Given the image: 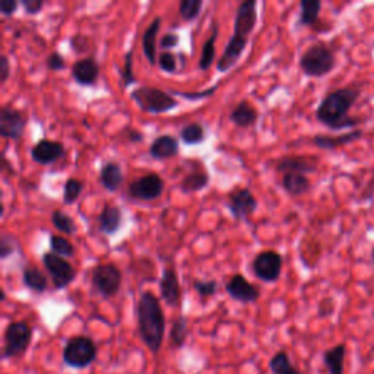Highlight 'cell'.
<instances>
[{
    "mask_svg": "<svg viewBox=\"0 0 374 374\" xmlns=\"http://www.w3.org/2000/svg\"><path fill=\"white\" fill-rule=\"evenodd\" d=\"M360 91L354 87L335 90L325 95L316 110L317 122L325 125L331 130L352 129L361 120L349 116V110L359 99Z\"/></svg>",
    "mask_w": 374,
    "mask_h": 374,
    "instance_id": "1",
    "label": "cell"
},
{
    "mask_svg": "<svg viewBox=\"0 0 374 374\" xmlns=\"http://www.w3.org/2000/svg\"><path fill=\"white\" fill-rule=\"evenodd\" d=\"M258 4L254 0L249 2H242L235 11V20H234V32L224 50L223 56L218 59L216 71L218 72H228L233 66L237 64L240 60L244 48L249 43L250 34L253 32L254 27L258 22Z\"/></svg>",
    "mask_w": 374,
    "mask_h": 374,
    "instance_id": "2",
    "label": "cell"
},
{
    "mask_svg": "<svg viewBox=\"0 0 374 374\" xmlns=\"http://www.w3.org/2000/svg\"><path fill=\"white\" fill-rule=\"evenodd\" d=\"M136 314L141 339L152 354H158L165 333V317L160 300L151 291H144L139 297Z\"/></svg>",
    "mask_w": 374,
    "mask_h": 374,
    "instance_id": "3",
    "label": "cell"
},
{
    "mask_svg": "<svg viewBox=\"0 0 374 374\" xmlns=\"http://www.w3.org/2000/svg\"><path fill=\"white\" fill-rule=\"evenodd\" d=\"M336 66L335 53L325 43L312 44L300 59V69L305 76L321 78L329 75Z\"/></svg>",
    "mask_w": 374,
    "mask_h": 374,
    "instance_id": "4",
    "label": "cell"
},
{
    "mask_svg": "<svg viewBox=\"0 0 374 374\" xmlns=\"http://www.w3.org/2000/svg\"><path fill=\"white\" fill-rule=\"evenodd\" d=\"M130 97L141 110L151 114H164L179 106V101L172 94L155 87H139L130 92Z\"/></svg>",
    "mask_w": 374,
    "mask_h": 374,
    "instance_id": "5",
    "label": "cell"
},
{
    "mask_svg": "<svg viewBox=\"0 0 374 374\" xmlns=\"http://www.w3.org/2000/svg\"><path fill=\"white\" fill-rule=\"evenodd\" d=\"M98 355L97 344L90 336H74L63 348V361L66 366L81 370L90 367Z\"/></svg>",
    "mask_w": 374,
    "mask_h": 374,
    "instance_id": "6",
    "label": "cell"
},
{
    "mask_svg": "<svg viewBox=\"0 0 374 374\" xmlns=\"http://www.w3.org/2000/svg\"><path fill=\"white\" fill-rule=\"evenodd\" d=\"M32 341V328L24 320L11 321L5 329L4 335V352L5 360L18 359L22 356L29 348Z\"/></svg>",
    "mask_w": 374,
    "mask_h": 374,
    "instance_id": "7",
    "label": "cell"
},
{
    "mask_svg": "<svg viewBox=\"0 0 374 374\" xmlns=\"http://www.w3.org/2000/svg\"><path fill=\"white\" fill-rule=\"evenodd\" d=\"M92 286L104 298L114 297L122 286V270L114 263H101L92 270Z\"/></svg>",
    "mask_w": 374,
    "mask_h": 374,
    "instance_id": "8",
    "label": "cell"
},
{
    "mask_svg": "<svg viewBox=\"0 0 374 374\" xmlns=\"http://www.w3.org/2000/svg\"><path fill=\"white\" fill-rule=\"evenodd\" d=\"M43 265L50 278H52L56 290H64L76 278V270L72 263L53 251H47L43 254Z\"/></svg>",
    "mask_w": 374,
    "mask_h": 374,
    "instance_id": "9",
    "label": "cell"
},
{
    "mask_svg": "<svg viewBox=\"0 0 374 374\" xmlns=\"http://www.w3.org/2000/svg\"><path fill=\"white\" fill-rule=\"evenodd\" d=\"M284 259L275 250H265L258 253L253 259V274L263 282H275L281 277Z\"/></svg>",
    "mask_w": 374,
    "mask_h": 374,
    "instance_id": "10",
    "label": "cell"
},
{
    "mask_svg": "<svg viewBox=\"0 0 374 374\" xmlns=\"http://www.w3.org/2000/svg\"><path fill=\"white\" fill-rule=\"evenodd\" d=\"M27 126V116L18 109L4 106L0 109V136L12 141H20Z\"/></svg>",
    "mask_w": 374,
    "mask_h": 374,
    "instance_id": "11",
    "label": "cell"
},
{
    "mask_svg": "<svg viewBox=\"0 0 374 374\" xmlns=\"http://www.w3.org/2000/svg\"><path fill=\"white\" fill-rule=\"evenodd\" d=\"M164 192V180L157 173H149L129 184L127 195L136 200H154Z\"/></svg>",
    "mask_w": 374,
    "mask_h": 374,
    "instance_id": "12",
    "label": "cell"
},
{
    "mask_svg": "<svg viewBox=\"0 0 374 374\" xmlns=\"http://www.w3.org/2000/svg\"><path fill=\"white\" fill-rule=\"evenodd\" d=\"M228 208L231 215L237 219L242 221L249 218L254 211L258 209V200L251 193L249 187H240L235 189L228 195Z\"/></svg>",
    "mask_w": 374,
    "mask_h": 374,
    "instance_id": "13",
    "label": "cell"
},
{
    "mask_svg": "<svg viewBox=\"0 0 374 374\" xmlns=\"http://www.w3.org/2000/svg\"><path fill=\"white\" fill-rule=\"evenodd\" d=\"M226 291L233 300L239 301V303H244V304L258 301L261 297L259 288L256 285H253L251 282H249L240 274H235L228 279L226 285Z\"/></svg>",
    "mask_w": 374,
    "mask_h": 374,
    "instance_id": "14",
    "label": "cell"
},
{
    "mask_svg": "<svg viewBox=\"0 0 374 374\" xmlns=\"http://www.w3.org/2000/svg\"><path fill=\"white\" fill-rule=\"evenodd\" d=\"M161 298L169 307H180L181 286L177 272L173 268H165L160 281Z\"/></svg>",
    "mask_w": 374,
    "mask_h": 374,
    "instance_id": "15",
    "label": "cell"
},
{
    "mask_svg": "<svg viewBox=\"0 0 374 374\" xmlns=\"http://www.w3.org/2000/svg\"><path fill=\"white\" fill-rule=\"evenodd\" d=\"M64 155V146L62 142L41 139L31 149V157L37 164L50 165L59 161Z\"/></svg>",
    "mask_w": 374,
    "mask_h": 374,
    "instance_id": "16",
    "label": "cell"
},
{
    "mask_svg": "<svg viewBox=\"0 0 374 374\" xmlns=\"http://www.w3.org/2000/svg\"><path fill=\"white\" fill-rule=\"evenodd\" d=\"M363 130L361 129H354L351 132H347L344 134L339 136H328V134H316L313 138V144L325 151H335L341 146L354 144L356 141H360L363 138Z\"/></svg>",
    "mask_w": 374,
    "mask_h": 374,
    "instance_id": "17",
    "label": "cell"
},
{
    "mask_svg": "<svg viewBox=\"0 0 374 374\" xmlns=\"http://www.w3.org/2000/svg\"><path fill=\"white\" fill-rule=\"evenodd\" d=\"M277 169L279 173H298V174H310L317 169V162L313 158L298 157V155H286L277 161Z\"/></svg>",
    "mask_w": 374,
    "mask_h": 374,
    "instance_id": "18",
    "label": "cell"
},
{
    "mask_svg": "<svg viewBox=\"0 0 374 374\" xmlns=\"http://www.w3.org/2000/svg\"><path fill=\"white\" fill-rule=\"evenodd\" d=\"M99 75V66L94 57L79 59L72 66V78L83 87L94 85Z\"/></svg>",
    "mask_w": 374,
    "mask_h": 374,
    "instance_id": "19",
    "label": "cell"
},
{
    "mask_svg": "<svg viewBox=\"0 0 374 374\" xmlns=\"http://www.w3.org/2000/svg\"><path fill=\"white\" fill-rule=\"evenodd\" d=\"M149 154L154 160H167L179 154V141L172 134H161L149 146Z\"/></svg>",
    "mask_w": 374,
    "mask_h": 374,
    "instance_id": "20",
    "label": "cell"
},
{
    "mask_svg": "<svg viewBox=\"0 0 374 374\" xmlns=\"http://www.w3.org/2000/svg\"><path fill=\"white\" fill-rule=\"evenodd\" d=\"M99 183L109 192H117L123 184L122 167L116 161L106 162L99 169Z\"/></svg>",
    "mask_w": 374,
    "mask_h": 374,
    "instance_id": "21",
    "label": "cell"
},
{
    "mask_svg": "<svg viewBox=\"0 0 374 374\" xmlns=\"http://www.w3.org/2000/svg\"><path fill=\"white\" fill-rule=\"evenodd\" d=\"M259 111L247 99H242L230 113V120L239 127H250L258 122Z\"/></svg>",
    "mask_w": 374,
    "mask_h": 374,
    "instance_id": "22",
    "label": "cell"
},
{
    "mask_svg": "<svg viewBox=\"0 0 374 374\" xmlns=\"http://www.w3.org/2000/svg\"><path fill=\"white\" fill-rule=\"evenodd\" d=\"M122 209L114 205H106L98 215L99 231L107 235L116 234L122 227Z\"/></svg>",
    "mask_w": 374,
    "mask_h": 374,
    "instance_id": "23",
    "label": "cell"
},
{
    "mask_svg": "<svg viewBox=\"0 0 374 374\" xmlns=\"http://www.w3.org/2000/svg\"><path fill=\"white\" fill-rule=\"evenodd\" d=\"M161 27V16L154 18L148 28L144 31L142 36V47H144V55L148 59V62L154 66L158 63V56H157V36Z\"/></svg>",
    "mask_w": 374,
    "mask_h": 374,
    "instance_id": "24",
    "label": "cell"
},
{
    "mask_svg": "<svg viewBox=\"0 0 374 374\" xmlns=\"http://www.w3.org/2000/svg\"><path fill=\"white\" fill-rule=\"evenodd\" d=\"M282 187L284 191L293 196L298 198L307 193L312 187L310 179L305 174H298V173H288L282 176Z\"/></svg>",
    "mask_w": 374,
    "mask_h": 374,
    "instance_id": "25",
    "label": "cell"
},
{
    "mask_svg": "<svg viewBox=\"0 0 374 374\" xmlns=\"http://www.w3.org/2000/svg\"><path fill=\"white\" fill-rule=\"evenodd\" d=\"M347 355V345L338 344L323 352V364L329 374H344V361Z\"/></svg>",
    "mask_w": 374,
    "mask_h": 374,
    "instance_id": "26",
    "label": "cell"
},
{
    "mask_svg": "<svg viewBox=\"0 0 374 374\" xmlns=\"http://www.w3.org/2000/svg\"><path fill=\"white\" fill-rule=\"evenodd\" d=\"M22 282L28 290L37 294H43L48 286L47 277L44 275V272H41L39 268H32V266H28L24 269Z\"/></svg>",
    "mask_w": 374,
    "mask_h": 374,
    "instance_id": "27",
    "label": "cell"
},
{
    "mask_svg": "<svg viewBox=\"0 0 374 374\" xmlns=\"http://www.w3.org/2000/svg\"><path fill=\"white\" fill-rule=\"evenodd\" d=\"M218 24L214 22L212 25V32L209 39L203 43V47H202V53H200V59H199V64L198 67L200 71H208L209 67L212 66L214 60H215V56H216V47H215V43H216V37H218Z\"/></svg>",
    "mask_w": 374,
    "mask_h": 374,
    "instance_id": "28",
    "label": "cell"
},
{
    "mask_svg": "<svg viewBox=\"0 0 374 374\" xmlns=\"http://www.w3.org/2000/svg\"><path fill=\"white\" fill-rule=\"evenodd\" d=\"M300 20L298 24L301 27H313L321 11V2L320 0H301L300 2Z\"/></svg>",
    "mask_w": 374,
    "mask_h": 374,
    "instance_id": "29",
    "label": "cell"
},
{
    "mask_svg": "<svg viewBox=\"0 0 374 374\" xmlns=\"http://www.w3.org/2000/svg\"><path fill=\"white\" fill-rule=\"evenodd\" d=\"M269 370L272 371V374H303L291 364L290 356H288L285 351H278L272 356L269 360Z\"/></svg>",
    "mask_w": 374,
    "mask_h": 374,
    "instance_id": "30",
    "label": "cell"
},
{
    "mask_svg": "<svg viewBox=\"0 0 374 374\" xmlns=\"http://www.w3.org/2000/svg\"><path fill=\"white\" fill-rule=\"evenodd\" d=\"M187 335H189V328H187V319L180 314L174 321L172 331H169V344H172L173 348L181 349L186 344Z\"/></svg>",
    "mask_w": 374,
    "mask_h": 374,
    "instance_id": "31",
    "label": "cell"
},
{
    "mask_svg": "<svg viewBox=\"0 0 374 374\" xmlns=\"http://www.w3.org/2000/svg\"><path fill=\"white\" fill-rule=\"evenodd\" d=\"M209 184V177L207 173H202V172H195L187 174L183 180H181V191L186 193H193V192H199L202 189H205V187Z\"/></svg>",
    "mask_w": 374,
    "mask_h": 374,
    "instance_id": "32",
    "label": "cell"
},
{
    "mask_svg": "<svg viewBox=\"0 0 374 374\" xmlns=\"http://www.w3.org/2000/svg\"><path fill=\"white\" fill-rule=\"evenodd\" d=\"M205 127L200 123H191L180 130V139L186 145H198L205 141Z\"/></svg>",
    "mask_w": 374,
    "mask_h": 374,
    "instance_id": "33",
    "label": "cell"
},
{
    "mask_svg": "<svg viewBox=\"0 0 374 374\" xmlns=\"http://www.w3.org/2000/svg\"><path fill=\"white\" fill-rule=\"evenodd\" d=\"M52 223H53V226L56 227V230L59 233H63V234H67V235H72V234L76 233V224H75L74 218L71 215L64 214L60 209L53 211Z\"/></svg>",
    "mask_w": 374,
    "mask_h": 374,
    "instance_id": "34",
    "label": "cell"
},
{
    "mask_svg": "<svg viewBox=\"0 0 374 374\" xmlns=\"http://www.w3.org/2000/svg\"><path fill=\"white\" fill-rule=\"evenodd\" d=\"M50 247H52L53 253L59 254L63 258H72L75 254V247L74 244L66 239L63 235L59 234H52L50 235Z\"/></svg>",
    "mask_w": 374,
    "mask_h": 374,
    "instance_id": "35",
    "label": "cell"
},
{
    "mask_svg": "<svg viewBox=\"0 0 374 374\" xmlns=\"http://www.w3.org/2000/svg\"><path fill=\"white\" fill-rule=\"evenodd\" d=\"M203 8L202 0H181L179 11L181 18L186 21H195Z\"/></svg>",
    "mask_w": 374,
    "mask_h": 374,
    "instance_id": "36",
    "label": "cell"
},
{
    "mask_svg": "<svg viewBox=\"0 0 374 374\" xmlns=\"http://www.w3.org/2000/svg\"><path fill=\"white\" fill-rule=\"evenodd\" d=\"M83 189V184L81 180L78 179H67L64 186H63V200L67 205H72L75 203L79 198V195L82 193Z\"/></svg>",
    "mask_w": 374,
    "mask_h": 374,
    "instance_id": "37",
    "label": "cell"
},
{
    "mask_svg": "<svg viewBox=\"0 0 374 374\" xmlns=\"http://www.w3.org/2000/svg\"><path fill=\"white\" fill-rule=\"evenodd\" d=\"M123 87H129L133 82H136V78L133 75V50H129L125 56V64L123 69L120 71Z\"/></svg>",
    "mask_w": 374,
    "mask_h": 374,
    "instance_id": "38",
    "label": "cell"
},
{
    "mask_svg": "<svg viewBox=\"0 0 374 374\" xmlns=\"http://www.w3.org/2000/svg\"><path fill=\"white\" fill-rule=\"evenodd\" d=\"M193 288H195V291L200 297H212L218 291V284L214 279H211V281H199V279H196L193 282Z\"/></svg>",
    "mask_w": 374,
    "mask_h": 374,
    "instance_id": "39",
    "label": "cell"
},
{
    "mask_svg": "<svg viewBox=\"0 0 374 374\" xmlns=\"http://www.w3.org/2000/svg\"><path fill=\"white\" fill-rule=\"evenodd\" d=\"M158 66L160 69L167 72V74H173L177 69V57L172 52H162L158 56Z\"/></svg>",
    "mask_w": 374,
    "mask_h": 374,
    "instance_id": "40",
    "label": "cell"
},
{
    "mask_svg": "<svg viewBox=\"0 0 374 374\" xmlns=\"http://www.w3.org/2000/svg\"><path fill=\"white\" fill-rule=\"evenodd\" d=\"M13 250H15V240L11 235L4 233L2 237H0V259L2 261L8 259L13 253Z\"/></svg>",
    "mask_w": 374,
    "mask_h": 374,
    "instance_id": "41",
    "label": "cell"
},
{
    "mask_svg": "<svg viewBox=\"0 0 374 374\" xmlns=\"http://www.w3.org/2000/svg\"><path fill=\"white\" fill-rule=\"evenodd\" d=\"M46 64L50 71H63L66 67V62L59 52H53L47 56Z\"/></svg>",
    "mask_w": 374,
    "mask_h": 374,
    "instance_id": "42",
    "label": "cell"
},
{
    "mask_svg": "<svg viewBox=\"0 0 374 374\" xmlns=\"http://www.w3.org/2000/svg\"><path fill=\"white\" fill-rule=\"evenodd\" d=\"M22 6L28 15H37L44 8V0H22Z\"/></svg>",
    "mask_w": 374,
    "mask_h": 374,
    "instance_id": "43",
    "label": "cell"
},
{
    "mask_svg": "<svg viewBox=\"0 0 374 374\" xmlns=\"http://www.w3.org/2000/svg\"><path fill=\"white\" fill-rule=\"evenodd\" d=\"M177 44H179V36H176V34H173V32L165 34V36L160 41V47L162 48V52H168L169 48L176 47Z\"/></svg>",
    "mask_w": 374,
    "mask_h": 374,
    "instance_id": "44",
    "label": "cell"
},
{
    "mask_svg": "<svg viewBox=\"0 0 374 374\" xmlns=\"http://www.w3.org/2000/svg\"><path fill=\"white\" fill-rule=\"evenodd\" d=\"M216 85L212 88H208L207 91H202V92H173V94H177V95H181L183 98H187V99H192V101H196V99H202V98H207L209 95H212L215 91H216Z\"/></svg>",
    "mask_w": 374,
    "mask_h": 374,
    "instance_id": "45",
    "label": "cell"
},
{
    "mask_svg": "<svg viewBox=\"0 0 374 374\" xmlns=\"http://www.w3.org/2000/svg\"><path fill=\"white\" fill-rule=\"evenodd\" d=\"M11 76V63L8 56H0V82L5 83Z\"/></svg>",
    "mask_w": 374,
    "mask_h": 374,
    "instance_id": "46",
    "label": "cell"
},
{
    "mask_svg": "<svg viewBox=\"0 0 374 374\" xmlns=\"http://www.w3.org/2000/svg\"><path fill=\"white\" fill-rule=\"evenodd\" d=\"M18 2L16 0H2L0 2V12L5 16H12L16 11H18Z\"/></svg>",
    "mask_w": 374,
    "mask_h": 374,
    "instance_id": "47",
    "label": "cell"
},
{
    "mask_svg": "<svg viewBox=\"0 0 374 374\" xmlns=\"http://www.w3.org/2000/svg\"><path fill=\"white\" fill-rule=\"evenodd\" d=\"M333 301L331 298H325L319 304V316L320 317H328L333 313Z\"/></svg>",
    "mask_w": 374,
    "mask_h": 374,
    "instance_id": "48",
    "label": "cell"
},
{
    "mask_svg": "<svg viewBox=\"0 0 374 374\" xmlns=\"http://www.w3.org/2000/svg\"><path fill=\"white\" fill-rule=\"evenodd\" d=\"M127 138H129V141H132V142H141V141L144 139V134L139 133V132L133 130V129H130V130H129V134H127Z\"/></svg>",
    "mask_w": 374,
    "mask_h": 374,
    "instance_id": "49",
    "label": "cell"
},
{
    "mask_svg": "<svg viewBox=\"0 0 374 374\" xmlns=\"http://www.w3.org/2000/svg\"><path fill=\"white\" fill-rule=\"evenodd\" d=\"M373 316H374V313H373Z\"/></svg>",
    "mask_w": 374,
    "mask_h": 374,
    "instance_id": "50",
    "label": "cell"
}]
</instances>
